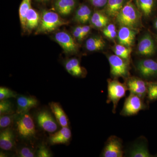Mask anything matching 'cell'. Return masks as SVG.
Wrapping results in <instances>:
<instances>
[{
    "label": "cell",
    "mask_w": 157,
    "mask_h": 157,
    "mask_svg": "<svg viewBox=\"0 0 157 157\" xmlns=\"http://www.w3.org/2000/svg\"><path fill=\"white\" fill-rule=\"evenodd\" d=\"M141 12L132 1L127 2L116 17L121 26L135 29L140 23Z\"/></svg>",
    "instance_id": "6da1fadb"
},
{
    "label": "cell",
    "mask_w": 157,
    "mask_h": 157,
    "mask_svg": "<svg viewBox=\"0 0 157 157\" xmlns=\"http://www.w3.org/2000/svg\"><path fill=\"white\" fill-rule=\"evenodd\" d=\"M68 24V21L62 18L58 13L43 9L36 34L51 33L56 30L60 27Z\"/></svg>",
    "instance_id": "7a4b0ae2"
},
{
    "label": "cell",
    "mask_w": 157,
    "mask_h": 157,
    "mask_svg": "<svg viewBox=\"0 0 157 157\" xmlns=\"http://www.w3.org/2000/svg\"><path fill=\"white\" fill-rule=\"evenodd\" d=\"M108 96L107 102L112 103L113 112L115 113L119 101L125 96L128 89L126 84L122 83L116 79L108 80Z\"/></svg>",
    "instance_id": "3957f363"
},
{
    "label": "cell",
    "mask_w": 157,
    "mask_h": 157,
    "mask_svg": "<svg viewBox=\"0 0 157 157\" xmlns=\"http://www.w3.org/2000/svg\"><path fill=\"white\" fill-rule=\"evenodd\" d=\"M16 121V130L21 138L29 140L35 137L36 127L32 117L28 113L20 114Z\"/></svg>",
    "instance_id": "277c9868"
},
{
    "label": "cell",
    "mask_w": 157,
    "mask_h": 157,
    "mask_svg": "<svg viewBox=\"0 0 157 157\" xmlns=\"http://www.w3.org/2000/svg\"><path fill=\"white\" fill-rule=\"evenodd\" d=\"M145 108V106L142 98L137 95L130 94L129 97L126 99L121 114L124 116L136 115Z\"/></svg>",
    "instance_id": "5b68a950"
},
{
    "label": "cell",
    "mask_w": 157,
    "mask_h": 157,
    "mask_svg": "<svg viewBox=\"0 0 157 157\" xmlns=\"http://www.w3.org/2000/svg\"><path fill=\"white\" fill-rule=\"evenodd\" d=\"M123 156V147L121 140L117 136H110L104 147L102 156L122 157Z\"/></svg>",
    "instance_id": "8992f818"
},
{
    "label": "cell",
    "mask_w": 157,
    "mask_h": 157,
    "mask_svg": "<svg viewBox=\"0 0 157 157\" xmlns=\"http://www.w3.org/2000/svg\"><path fill=\"white\" fill-rule=\"evenodd\" d=\"M54 39L62 47L65 53L73 54L78 50V45L73 37L65 31H60L54 35Z\"/></svg>",
    "instance_id": "52a82bcc"
},
{
    "label": "cell",
    "mask_w": 157,
    "mask_h": 157,
    "mask_svg": "<svg viewBox=\"0 0 157 157\" xmlns=\"http://www.w3.org/2000/svg\"><path fill=\"white\" fill-rule=\"evenodd\" d=\"M110 67V73L114 77H126L128 74V67L127 60L112 55L108 57Z\"/></svg>",
    "instance_id": "ba28073f"
},
{
    "label": "cell",
    "mask_w": 157,
    "mask_h": 157,
    "mask_svg": "<svg viewBox=\"0 0 157 157\" xmlns=\"http://www.w3.org/2000/svg\"><path fill=\"white\" fill-rule=\"evenodd\" d=\"M36 120L39 127L48 133H54L58 129V123L56 119L47 110H42L38 113Z\"/></svg>",
    "instance_id": "9c48e42d"
},
{
    "label": "cell",
    "mask_w": 157,
    "mask_h": 157,
    "mask_svg": "<svg viewBox=\"0 0 157 157\" xmlns=\"http://www.w3.org/2000/svg\"><path fill=\"white\" fill-rule=\"evenodd\" d=\"M126 85L130 94L137 95L143 98L147 94V82L137 77H132L128 79Z\"/></svg>",
    "instance_id": "30bf717a"
},
{
    "label": "cell",
    "mask_w": 157,
    "mask_h": 157,
    "mask_svg": "<svg viewBox=\"0 0 157 157\" xmlns=\"http://www.w3.org/2000/svg\"><path fill=\"white\" fill-rule=\"evenodd\" d=\"M137 67L140 75L145 78H150L157 75V63L154 60H141L137 63Z\"/></svg>",
    "instance_id": "8fae6325"
},
{
    "label": "cell",
    "mask_w": 157,
    "mask_h": 157,
    "mask_svg": "<svg viewBox=\"0 0 157 157\" xmlns=\"http://www.w3.org/2000/svg\"><path fill=\"white\" fill-rule=\"evenodd\" d=\"M72 137V133L68 127H62L61 129L49 135V143L52 145L67 144Z\"/></svg>",
    "instance_id": "7c38bea8"
},
{
    "label": "cell",
    "mask_w": 157,
    "mask_h": 157,
    "mask_svg": "<svg viewBox=\"0 0 157 157\" xmlns=\"http://www.w3.org/2000/svg\"><path fill=\"white\" fill-rule=\"evenodd\" d=\"M155 46L153 39L150 34H145L138 43L137 52L141 55L151 56L155 53Z\"/></svg>",
    "instance_id": "4fadbf2b"
},
{
    "label": "cell",
    "mask_w": 157,
    "mask_h": 157,
    "mask_svg": "<svg viewBox=\"0 0 157 157\" xmlns=\"http://www.w3.org/2000/svg\"><path fill=\"white\" fill-rule=\"evenodd\" d=\"M38 104V100L34 97L18 96L17 98V113L19 114L26 113L30 109L36 107Z\"/></svg>",
    "instance_id": "5bb4252c"
},
{
    "label": "cell",
    "mask_w": 157,
    "mask_h": 157,
    "mask_svg": "<svg viewBox=\"0 0 157 157\" xmlns=\"http://www.w3.org/2000/svg\"><path fill=\"white\" fill-rule=\"evenodd\" d=\"M136 35L135 29L121 26L118 33L119 43L121 45L130 47L134 43Z\"/></svg>",
    "instance_id": "9a60e30c"
},
{
    "label": "cell",
    "mask_w": 157,
    "mask_h": 157,
    "mask_svg": "<svg viewBox=\"0 0 157 157\" xmlns=\"http://www.w3.org/2000/svg\"><path fill=\"white\" fill-rule=\"evenodd\" d=\"M76 0H55L54 7L56 11L62 16L70 15L76 8Z\"/></svg>",
    "instance_id": "2e32d148"
},
{
    "label": "cell",
    "mask_w": 157,
    "mask_h": 157,
    "mask_svg": "<svg viewBox=\"0 0 157 157\" xmlns=\"http://www.w3.org/2000/svg\"><path fill=\"white\" fill-rule=\"evenodd\" d=\"M49 105L59 124L62 127H68L69 118L60 104L58 102H52Z\"/></svg>",
    "instance_id": "e0dca14e"
},
{
    "label": "cell",
    "mask_w": 157,
    "mask_h": 157,
    "mask_svg": "<svg viewBox=\"0 0 157 157\" xmlns=\"http://www.w3.org/2000/svg\"><path fill=\"white\" fill-rule=\"evenodd\" d=\"M14 145V135L10 128H6L0 134V147L5 151L11 150Z\"/></svg>",
    "instance_id": "ac0fdd59"
},
{
    "label": "cell",
    "mask_w": 157,
    "mask_h": 157,
    "mask_svg": "<svg viewBox=\"0 0 157 157\" xmlns=\"http://www.w3.org/2000/svg\"><path fill=\"white\" fill-rule=\"evenodd\" d=\"M64 66L66 70L72 76L81 77L84 75V69L81 67L77 59H68L65 62Z\"/></svg>",
    "instance_id": "d6986e66"
},
{
    "label": "cell",
    "mask_w": 157,
    "mask_h": 157,
    "mask_svg": "<svg viewBox=\"0 0 157 157\" xmlns=\"http://www.w3.org/2000/svg\"><path fill=\"white\" fill-rule=\"evenodd\" d=\"M92 14L90 7L85 4H81L76 9L74 19L78 23L84 24L90 21Z\"/></svg>",
    "instance_id": "ffe728a7"
},
{
    "label": "cell",
    "mask_w": 157,
    "mask_h": 157,
    "mask_svg": "<svg viewBox=\"0 0 157 157\" xmlns=\"http://www.w3.org/2000/svg\"><path fill=\"white\" fill-rule=\"evenodd\" d=\"M128 1L126 0H108L105 6V12L108 16L116 17Z\"/></svg>",
    "instance_id": "44dd1931"
},
{
    "label": "cell",
    "mask_w": 157,
    "mask_h": 157,
    "mask_svg": "<svg viewBox=\"0 0 157 157\" xmlns=\"http://www.w3.org/2000/svg\"><path fill=\"white\" fill-rule=\"evenodd\" d=\"M40 21V17L38 12L31 8L28 12L26 17L25 29L30 32L37 28Z\"/></svg>",
    "instance_id": "7402d4cb"
},
{
    "label": "cell",
    "mask_w": 157,
    "mask_h": 157,
    "mask_svg": "<svg viewBox=\"0 0 157 157\" xmlns=\"http://www.w3.org/2000/svg\"><path fill=\"white\" fill-rule=\"evenodd\" d=\"M108 16L100 11H95L90 19L91 25L96 28L101 29L105 27L109 23Z\"/></svg>",
    "instance_id": "603a6c76"
},
{
    "label": "cell",
    "mask_w": 157,
    "mask_h": 157,
    "mask_svg": "<svg viewBox=\"0 0 157 157\" xmlns=\"http://www.w3.org/2000/svg\"><path fill=\"white\" fill-rule=\"evenodd\" d=\"M105 42L101 37L93 36L89 38L85 43V47L90 52L102 50L105 46Z\"/></svg>",
    "instance_id": "cb8c5ba5"
},
{
    "label": "cell",
    "mask_w": 157,
    "mask_h": 157,
    "mask_svg": "<svg viewBox=\"0 0 157 157\" xmlns=\"http://www.w3.org/2000/svg\"><path fill=\"white\" fill-rule=\"evenodd\" d=\"M136 6L145 17H149L154 9L155 0H135Z\"/></svg>",
    "instance_id": "d4e9b609"
},
{
    "label": "cell",
    "mask_w": 157,
    "mask_h": 157,
    "mask_svg": "<svg viewBox=\"0 0 157 157\" xmlns=\"http://www.w3.org/2000/svg\"><path fill=\"white\" fill-rule=\"evenodd\" d=\"M129 155L132 157H151L146 144L143 142L135 144L129 152Z\"/></svg>",
    "instance_id": "484cf974"
},
{
    "label": "cell",
    "mask_w": 157,
    "mask_h": 157,
    "mask_svg": "<svg viewBox=\"0 0 157 157\" xmlns=\"http://www.w3.org/2000/svg\"><path fill=\"white\" fill-rule=\"evenodd\" d=\"M32 0H22L19 9L20 20L23 29H25L26 17L31 7Z\"/></svg>",
    "instance_id": "4316f807"
},
{
    "label": "cell",
    "mask_w": 157,
    "mask_h": 157,
    "mask_svg": "<svg viewBox=\"0 0 157 157\" xmlns=\"http://www.w3.org/2000/svg\"><path fill=\"white\" fill-rule=\"evenodd\" d=\"M113 50L115 55L126 60L128 59L132 51V48L130 47L121 44L116 45Z\"/></svg>",
    "instance_id": "83f0119b"
},
{
    "label": "cell",
    "mask_w": 157,
    "mask_h": 157,
    "mask_svg": "<svg viewBox=\"0 0 157 157\" xmlns=\"http://www.w3.org/2000/svg\"><path fill=\"white\" fill-rule=\"evenodd\" d=\"M13 106L11 101L8 100H2L0 102V115H9L14 113Z\"/></svg>",
    "instance_id": "f1b7e54d"
},
{
    "label": "cell",
    "mask_w": 157,
    "mask_h": 157,
    "mask_svg": "<svg viewBox=\"0 0 157 157\" xmlns=\"http://www.w3.org/2000/svg\"><path fill=\"white\" fill-rule=\"evenodd\" d=\"M147 98L150 101L157 100V82H147Z\"/></svg>",
    "instance_id": "f546056e"
},
{
    "label": "cell",
    "mask_w": 157,
    "mask_h": 157,
    "mask_svg": "<svg viewBox=\"0 0 157 157\" xmlns=\"http://www.w3.org/2000/svg\"><path fill=\"white\" fill-rule=\"evenodd\" d=\"M16 92L8 88L0 87V100H8L9 98H17Z\"/></svg>",
    "instance_id": "4dcf8cb0"
},
{
    "label": "cell",
    "mask_w": 157,
    "mask_h": 157,
    "mask_svg": "<svg viewBox=\"0 0 157 157\" xmlns=\"http://www.w3.org/2000/svg\"><path fill=\"white\" fill-rule=\"evenodd\" d=\"M15 115H5L1 116L0 117V128H6L9 127L12 123Z\"/></svg>",
    "instance_id": "1f68e13d"
},
{
    "label": "cell",
    "mask_w": 157,
    "mask_h": 157,
    "mask_svg": "<svg viewBox=\"0 0 157 157\" xmlns=\"http://www.w3.org/2000/svg\"><path fill=\"white\" fill-rule=\"evenodd\" d=\"M37 155L38 157H50L52 154L49 150L44 144L40 145L37 151Z\"/></svg>",
    "instance_id": "d6a6232c"
},
{
    "label": "cell",
    "mask_w": 157,
    "mask_h": 157,
    "mask_svg": "<svg viewBox=\"0 0 157 157\" xmlns=\"http://www.w3.org/2000/svg\"><path fill=\"white\" fill-rule=\"evenodd\" d=\"M18 155L20 157H33L35 156V154L33 150L29 147H23L18 152Z\"/></svg>",
    "instance_id": "836d02e7"
},
{
    "label": "cell",
    "mask_w": 157,
    "mask_h": 157,
    "mask_svg": "<svg viewBox=\"0 0 157 157\" xmlns=\"http://www.w3.org/2000/svg\"><path fill=\"white\" fill-rule=\"evenodd\" d=\"M91 5L96 8H103L107 5L108 0H88Z\"/></svg>",
    "instance_id": "e575fe53"
},
{
    "label": "cell",
    "mask_w": 157,
    "mask_h": 157,
    "mask_svg": "<svg viewBox=\"0 0 157 157\" xmlns=\"http://www.w3.org/2000/svg\"><path fill=\"white\" fill-rule=\"evenodd\" d=\"M72 33L73 36L78 39V41H81L83 39L82 34V26H78L73 29Z\"/></svg>",
    "instance_id": "d590c367"
},
{
    "label": "cell",
    "mask_w": 157,
    "mask_h": 157,
    "mask_svg": "<svg viewBox=\"0 0 157 157\" xmlns=\"http://www.w3.org/2000/svg\"><path fill=\"white\" fill-rule=\"evenodd\" d=\"M116 31V28L115 25L113 24H110L104 27V29L102 31L103 33L104 34V36L107 35V34L109 33H112L113 32Z\"/></svg>",
    "instance_id": "8d00e7d4"
},
{
    "label": "cell",
    "mask_w": 157,
    "mask_h": 157,
    "mask_svg": "<svg viewBox=\"0 0 157 157\" xmlns=\"http://www.w3.org/2000/svg\"><path fill=\"white\" fill-rule=\"evenodd\" d=\"M90 27L89 26L85 25L82 26V37H83V39L90 33Z\"/></svg>",
    "instance_id": "74e56055"
},
{
    "label": "cell",
    "mask_w": 157,
    "mask_h": 157,
    "mask_svg": "<svg viewBox=\"0 0 157 157\" xmlns=\"http://www.w3.org/2000/svg\"><path fill=\"white\" fill-rule=\"evenodd\" d=\"M105 36L107 38H109V39H113L117 36V33L116 31H115L114 32H112V33L107 34Z\"/></svg>",
    "instance_id": "f35d334b"
},
{
    "label": "cell",
    "mask_w": 157,
    "mask_h": 157,
    "mask_svg": "<svg viewBox=\"0 0 157 157\" xmlns=\"http://www.w3.org/2000/svg\"><path fill=\"white\" fill-rule=\"evenodd\" d=\"M36 2L39 3H46L48 2L50 0H35Z\"/></svg>",
    "instance_id": "ab89813d"
},
{
    "label": "cell",
    "mask_w": 157,
    "mask_h": 157,
    "mask_svg": "<svg viewBox=\"0 0 157 157\" xmlns=\"http://www.w3.org/2000/svg\"><path fill=\"white\" fill-rule=\"evenodd\" d=\"M0 157H6V154H4V153L2 152H1V154H0Z\"/></svg>",
    "instance_id": "60d3db41"
},
{
    "label": "cell",
    "mask_w": 157,
    "mask_h": 157,
    "mask_svg": "<svg viewBox=\"0 0 157 157\" xmlns=\"http://www.w3.org/2000/svg\"><path fill=\"white\" fill-rule=\"evenodd\" d=\"M154 26L155 28L156 29V30H157V19L155 21V23H154Z\"/></svg>",
    "instance_id": "b9f144b4"
}]
</instances>
